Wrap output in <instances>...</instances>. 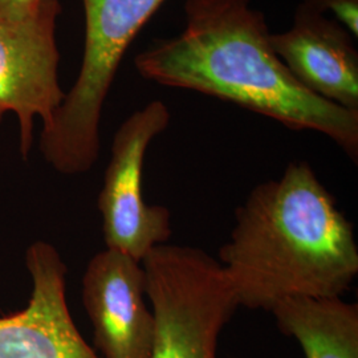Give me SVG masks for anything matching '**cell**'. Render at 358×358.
<instances>
[{
  "label": "cell",
  "mask_w": 358,
  "mask_h": 358,
  "mask_svg": "<svg viewBox=\"0 0 358 358\" xmlns=\"http://www.w3.org/2000/svg\"><path fill=\"white\" fill-rule=\"evenodd\" d=\"M59 0H44L34 16L0 23V122L10 112L19 121V150L27 159L34 143L35 118L50 122L65 99L59 83L56 41Z\"/></svg>",
  "instance_id": "8992f818"
},
{
  "label": "cell",
  "mask_w": 358,
  "mask_h": 358,
  "mask_svg": "<svg viewBox=\"0 0 358 358\" xmlns=\"http://www.w3.org/2000/svg\"><path fill=\"white\" fill-rule=\"evenodd\" d=\"M83 304L100 358H152L155 320L141 262L105 248L83 276Z\"/></svg>",
  "instance_id": "52a82bcc"
},
{
  "label": "cell",
  "mask_w": 358,
  "mask_h": 358,
  "mask_svg": "<svg viewBox=\"0 0 358 358\" xmlns=\"http://www.w3.org/2000/svg\"><path fill=\"white\" fill-rule=\"evenodd\" d=\"M44 0H0V23L10 24L38 13Z\"/></svg>",
  "instance_id": "7c38bea8"
},
{
  "label": "cell",
  "mask_w": 358,
  "mask_h": 358,
  "mask_svg": "<svg viewBox=\"0 0 358 358\" xmlns=\"http://www.w3.org/2000/svg\"><path fill=\"white\" fill-rule=\"evenodd\" d=\"M155 320L152 358H217V341L239 304L217 259L161 244L142 260Z\"/></svg>",
  "instance_id": "277c9868"
},
{
  "label": "cell",
  "mask_w": 358,
  "mask_h": 358,
  "mask_svg": "<svg viewBox=\"0 0 358 358\" xmlns=\"http://www.w3.org/2000/svg\"><path fill=\"white\" fill-rule=\"evenodd\" d=\"M306 358H358V306L343 297H291L271 312Z\"/></svg>",
  "instance_id": "30bf717a"
},
{
  "label": "cell",
  "mask_w": 358,
  "mask_h": 358,
  "mask_svg": "<svg viewBox=\"0 0 358 358\" xmlns=\"http://www.w3.org/2000/svg\"><path fill=\"white\" fill-rule=\"evenodd\" d=\"M169 124L170 110L158 100L129 115L115 131L97 199L106 248L141 263L171 236L170 211L165 206L149 205L142 192L145 155Z\"/></svg>",
  "instance_id": "5b68a950"
},
{
  "label": "cell",
  "mask_w": 358,
  "mask_h": 358,
  "mask_svg": "<svg viewBox=\"0 0 358 358\" xmlns=\"http://www.w3.org/2000/svg\"><path fill=\"white\" fill-rule=\"evenodd\" d=\"M239 308L271 312L291 297H343L358 275L352 223L304 161L257 185L219 250Z\"/></svg>",
  "instance_id": "7a4b0ae2"
},
{
  "label": "cell",
  "mask_w": 358,
  "mask_h": 358,
  "mask_svg": "<svg viewBox=\"0 0 358 358\" xmlns=\"http://www.w3.org/2000/svg\"><path fill=\"white\" fill-rule=\"evenodd\" d=\"M165 0H83L85 40L73 87L40 134V152L56 171H90L100 154L103 103L129 45Z\"/></svg>",
  "instance_id": "3957f363"
},
{
  "label": "cell",
  "mask_w": 358,
  "mask_h": 358,
  "mask_svg": "<svg viewBox=\"0 0 358 358\" xmlns=\"http://www.w3.org/2000/svg\"><path fill=\"white\" fill-rule=\"evenodd\" d=\"M185 16L179 35L154 40L136 56L143 78L235 103L287 128L317 131L357 162L358 110L315 94L289 72L251 0H186Z\"/></svg>",
  "instance_id": "6da1fadb"
},
{
  "label": "cell",
  "mask_w": 358,
  "mask_h": 358,
  "mask_svg": "<svg viewBox=\"0 0 358 358\" xmlns=\"http://www.w3.org/2000/svg\"><path fill=\"white\" fill-rule=\"evenodd\" d=\"M271 44L307 90L358 110V52L345 27L300 3L291 28L271 34Z\"/></svg>",
  "instance_id": "9c48e42d"
},
{
  "label": "cell",
  "mask_w": 358,
  "mask_h": 358,
  "mask_svg": "<svg viewBox=\"0 0 358 358\" xmlns=\"http://www.w3.org/2000/svg\"><path fill=\"white\" fill-rule=\"evenodd\" d=\"M303 4L321 13H332L337 20L350 32L352 36L358 35V0H303Z\"/></svg>",
  "instance_id": "8fae6325"
},
{
  "label": "cell",
  "mask_w": 358,
  "mask_h": 358,
  "mask_svg": "<svg viewBox=\"0 0 358 358\" xmlns=\"http://www.w3.org/2000/svg\"><path fill=\"white\" fill-rule=\"evenodd\" d=\"M26 266L32 294L24 309L0 316V358H100L71 316L68 268L56 247L31 244Z\"/></svg>",
  "instance_id": "ba28073f"
}]
</instances>
